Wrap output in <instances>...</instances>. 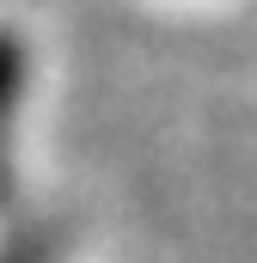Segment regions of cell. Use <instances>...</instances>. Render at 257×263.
Listing matches in <instances>:
<instances>
[{"label": "cell", "mask_w": 257, "mask_h": 263, "mask_svg": "<svg viewBox=\"0 0 257 263\" xmlns=\"http://www.w3.org/2000/svg\"><path fill=\"white\" fill-rule=\"evenodd\" d=\"M37 6H49V0H0L6 18H25V12H37Z\"/></svg>", "instance_id": "6da1fadb"}, {"label": "cell", "mask_w": 257, "mask_h": 263, "mask_svg": "<svg viewBox=\"0 0 257 263\" xmlns=\"http://www.w3.org/2000/svg\"><path fill=\"white\" fill-rule=\"evenodd\" d=\"M190 6H202V0H190Z\"/></svg>", "instance_id": "7a4b0ae2"}]
</instances>
